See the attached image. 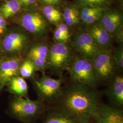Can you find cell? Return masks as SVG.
Segmentation results:
<instances>
[{"instance_id":"14","label":"cell","mask_w":123,"mask_h":123,"mask_svg":"<svg viewBox=\"0 0 123 123\" xmlns=\"http://www.w3.org/2000/svg\"><path fill=\"white\" fill-rule=\"evenodd\" d=\"M101 25L111 36L122 28L123 18L121 14L116 11H105L101 18Z\"/></svg>"},{"instance_id":"31","label":"cell","mask_w":123,"mask_h":123,"mask_svg":"<svg viewBox=\"0 0 123 123\" xmlns=\"http://www.w3.org/2000/svg\"><path fill=\"white\" fill-rule=\"evenodd\" d=\"M21 3L25 5H30L35 3L36 0H18Z\"/></svg>"},{"instance_id":"27","label":"cell","mask_w":123,"mask_h":123,"mask_svg":"<svg viewBox=\"0 0 123 123\" xmlns=\"http://www.w3.org/2000/svg\"><path fill=\"white\" fill-rule=\"evenodd\" d=\"M57 27L64 35L66 36L67 37H68V38H70V35L68 26H67L65 24L61 23L58 25Z\"/></svg>"},{"instance_id":"21","label":"cell","mask_w":123,"mask_h":123,"mask_svg":"<svg viewBox=\"0 0 123 123\" xmlns=\"http://www.w3.org/2000/svg\"><path fill=\"white\" fill-rule=\"evenodd\" d=\"M111 0H76L79 6L83 8L86 7H103L109 3Z\"/></svg>"},{"instance_id":"16","label":"cell","mask_w":123,"mask_h":123,"mask_svg":"<svg viewBox=\"0 0 123 123\" xmlns=\"http://www.w3.org/2000/svg\"><path fill=\"white\" fill-rule=\"evenodd\" d=\"M10 89L12 92L21 96H26L28 86L26 81L22 77H15L10 82Z\"/></svg>"},{"instance_id":"6","label":"cell","mask_w":123,"mask_h":123,"mask_svg":"<svg viewBox=\"0 0 123 123\" xmlns=\"http://www.w3.org/2000/svg\"><path fill=\"white\" fill-rule=\"evenodd\" d=\"M72 45L81 56L91 60L102 50L87 31L77 32L73 37Z\"/></svg>"},{"instance_id":"23","label":"cell","mask_w":123,"mask_h":123,"mask_svg":"<svg viewBox=\"0 0 123 123\" xmlns=\"http://www.w3.org/2000/svg\"><path fill=\"white\" fill-rule=\"evenodd\" d=\"M112 57L115 66L117 68L122 69L123 68V49L120 46L114 52Z\"/></svg>"},{"instance_id":"2","label":"cell","mask_w":123,"mask_h":123,"mask_svg":"<svg viewBox=\"0 0 123 123\" xmlns=\"http://www.w3.org/2000/svg\"><path fill=\"white\" fill-rule=\"evenodd\" d=\"M67 71L73 83L95 88L98 82L92 61L87 58L74 57Z\"/></svg>"},{"instance_id":"18","label":"cell","mask_w":123,"mask_h":123,"mask_svg":"<svg viewBox=\"0 0 123 123\" xmlns=\"http://www.w3.org/2000/svg\"><path fill=\"white\" fill-rule=\"evenodd\" d=\"M21 7V3L18 0H10L0 8L1 16L8 18L17 13Z\"/></svg>"},{"instance_id":"19","label":"cell","mask_w":123,"mask_h":123,"mask_svg":"<svg viewBox=\"0 0 123 123\" xmlns=\"http://www.w3.org/2000/svg\"><path fill=\"white\" fill-rule=\"evenodd\" d=\"M43 12L45 17L50 22L57 23L61 20V14L53 6L48 5L44 6Z\"/></svg>"},{"instance_id":"20","label":"cell","mask_w":123,"mask_h":123,"mask_svg":"<svg viewBox=\"0 0 123 123\" xmlns=\"http://www.w3.org/2000/svg\"><path fill=\"white\" fill-rule=\"evenodd\" d=\"M36 70L33 62L27 59L22 63L19 73L23 78H29L33 75Z\"/></svg>"},{"instance_id":"30","label":"cell","mask_w":123,"mask_h":123,"mask_svg":"<svg viewBox=\"0 0 123 123\" xmlns=\"http://www.w3.org/2000/svg\"><path fill=\"white\" fill-rule=\"evenodd\" d=\"M6 21L1 15H0V34L4 30L6 27Z\"/></svg>"},{"instance_id":"5","label":"cell","mask_w":123,"mask_h":123,"mask_svg":"<svg viewBox=\"0 0 123 123\" xmlns=\"http://www.w3.org/2000/svg\"><path fill=\"white\" fill-rule=\"evenodd\" d=\"M62 82L61 78L54 79L44 75L36 81V88L43 100L53 102L57 101L61 94Z\"/></svg>"},{"instance_id":"1","label":"cell","mask_w":123,"mask_h":123,"mask_svg":"<svg viewBox=\"0 0 123 123\" xmlns=\"http://www.w3.org/2000/svg\"><path fill=\"white\" fill-rule=\"evenodd\" d=\"M57 101L56 110L78 123H88L100 105L98 94L94 88L74 83L62 90Z\"/></svg>"},{"instance_id":"10","label":"cell","mask_w":123,"mask_h":123,"mask_svg":"<svg viewBox=\"0 0 123 123\" xmlns=\"http://www.w3.org/2000/svg\"><path fill=\"white\" fill-rule=\"evenodd\" d=\"M110 81L106 88V94L113 107L121 108L123 105V76L114 75Z\"/></svg>"},{"instance_id":"24","label":"cell","mask_w":123,"mask_h":123,"mask_svg":"<svg viewBox=\"0 0 123 123\" xmlns=\"http://www.w3.org/2000/svg\"><path fill=\"white\" fill-rule=\"evenodd\" d=\"M53 38L56 43H67L69 38L64 35L61 31L57 28H56L54 31Z\"/></svg>"},{"instance_id":"8","label":"cell","mask_w":123,"mask_h":123,"mask_svg":"<svg viewBox=\"0 0 123 123\" xmlns=\"http://www.w3.org/2000/svg\"><path fill=\"white\" fill-rule=\"evenodd\" d=\"M22 24L26 31L38 36L43 35L47 31V22L37 12L25 14L22 17Z\"/></svg>"},{"instance_id":"26","label":"cell","mask_w":123,"mask_h":123,"mask_svg":"<svg viewBox=\"0 0 123 123\" xmlns=\"http://www.w3.org/2000/svg\"><path fill=\"white\" fill-rule=\"evenodd\" d=\"M105 11V8H104L95 13H93L92 15L89 16L84 23L87 25H91L93 24L96 21H97L99 18H101V16Z\"/></svg>"},{"instance_id":"3","label":"cell","mask_w":123,"mask_h":123,"mask_svg":"<svg viewBox=\"0 0 123 123\" xmlns=\"http://www.w3.org/2000/svg\"><path fill=\"white\" fill-rule=\"evenodd\" d=\"M73 58L71 49L67 43H56L49 48L47 68L59 76L67 70Z\"/></svg>"},{"instance_id":"15","label":"cell","mask_w":123,"mask_h":123,"mask_svg":"<svg viewBox=\"0 0 123 123\" xmlns=\"http://www.w3.org/2000/svg\"><path fill=\"white\" fill-rule=\"evenodd\" d=\"M87 31L102 50H108L111 45L112 36L101 23L90 26Z\"/></svg>"},{"instance_id":"17","label":"cell","mask_w":123,"mask_h":123,"mask_svg":"<svg viewBox=\"0 0 123 123\" xmlns=\"http://www.w3.org/2000/svg\"><path fill=\"white\" fill-rule=\"evenodd\" d=\"M43 123H78L68 115L56 110L47 116Z\"/></svg>"},{"instance_id":"25","label":"cell","mask_w":123,"mask_h":123,"mask_svg":"<svg viewBox=\"0 0 123 123\" xmlns=\"http://www.w3.org/2000/svg\"><path fill=\"white\" fill-rule=\"evenodd\" d=\"M77 15H79V13L78 11V10L74 7L70 6L66 7L64 9L63 17L64 21H65L70 18Z\"/></svg>"},{"instance_id":"22","label":"cell","mask_w":123,"mask_h":123,"mask_svg":"<svg viewBox=\"0 0 123 123\" xmlns=\"http://www.w3.org/2000/svg\"><path fill=\"white\" fill-rule=\"evenodd\" d=\"M105 8L103 7H86L82 8L81 13L79 14L80 19L84 22L89 16L93 13Z\"/></svg>"},{"instance_id":"7","label":"cell","mask_w":123,"mask_h":123,"mask_svg":"<svg viewBox=\"0 0 123 123\" xmlns=\"http://www.w3.org/2000/svg\"><path fill=\"white\" fill-rule=\"evenodd\" d=\"M43 105L41 102L29 98H18L12 105L13 114L19 118L27 120L35 117L41 111Z\"/></svg>"},{"instance_id":"13","label":"cell","mask_w":123,"mask_h":123,"mask_svg":"<svg viewBox=\"0 0 123 123\" xmlns=\"http://www.w3.org/2000/svg\"><path fill=\"white\" fill-rule=\"evenodd\" d=\"M5 49L10 53H20L26 48L28 39L22 33H12L6 36L3 40Z\"/></svg>"},{"instance_id":"28","label":"cell","mask_w":123,"mask_h":123,"mask_svg":"<svg viewBox=\"0 0 123 123\" xmlns=\"http://www.w3.org/2000/svg\"><path fill=\"white\" fill-rule=\"evenodd\" d=\"M114 36L115 40L118 43H122L123 42V29L122 28L119 29L114 33Z\"/></svg>"},{"instance_id":"4","label":"cell","mask_w":123,"mask_h":123,"mask_svg":"<svg viewBox=\"0 0 123 123\" xmlns=\"http://www.w3.org/2000/svg\"><path fill=\"white\" fill-rule=\"evenodd\" d=\"M98 82L111 80L117 68L114 63L112 54L108 50L101 51L92 59Z\"/></svg>"},{"instance_id":"9","label":"cell","mask_w":123,"mask_h":123,"mask_svg":"<svg viewBox=\"0 0 123 123\" xmlns=\"http://www.w3.org/2000/svg\"><path fill=\"white\" fill-rule=\"evenodd\" d=\"M92 119L97 123H123V112L118 108L99 105Z\"/></svg>"},{"instance_id":"29","label":"cell","mask_w":123,"mask_h":123,"mask_svg":"<svg viewBox=\"0 0 123 123\" xmlns=\"http://www.w3.org/2000/svg\"><path fill=\"white\" fill-rule=\"evenodd\" d=\"M44 3L48 4V5H57L61 3L62 0H42Z\"/></svg>"},{"instance_id":"11","label":"cell","mask_w":123,"mask_h":123,"mask_svg":"<svg viewBox=\"0 0 123 123\" xmlns=\"http://www.w3.org/2000/svg\"><path fill=\"white\" fill-rule=\"evenodd\" d=\"M49 48L44 44H38L32 47L28 53V59L33 62L37 70L44 72L47 68Z\"/></svg>"},{"instance_id":"12","label":"cell","mask_w":123,"mask_h":123,"mask_svg":"<svg viewBox=\"0 0 123 123\" xmlns=\"http://www.w3.org/2000/svg\"><path fill=\"white\" fill-rule=\"evenodd\" d=\"M22 64L21 60L16 58L6 60L0 64V85L4 86L10 83L13 77L19 73Z\"/></svg>"}]
</instances>
